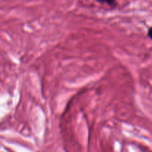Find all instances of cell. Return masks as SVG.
Instances as JSON below:
<instances>
[{"instance_id":"obj_1","label":"cell","mask_w":152,"mask_h":152,"mask_svg":"<svg viewBox=\"0 0 152 152\" xmlns=\"http://www.w3.org/2000/svg\"><path fill=\"white\" fill-rule=\"evenodd\" d=\"M98 3L101 4H104L111 8H115L118 5V1L117 0H96Z\"/></svg>"},{"instance_id":"obj_2","label":"cell","mask_w":152,"mask_h":152,"mask_svg":"<svg viewBox=\"0 0 152 152\" xmlns=\"http://www.w3.org/2000/svg\"><path fill=\"white\" fill-rule=\"evenodd\" d=\"M148 37L152 39V27H150L148 30Z\"/></svg>"}]
</instances>
